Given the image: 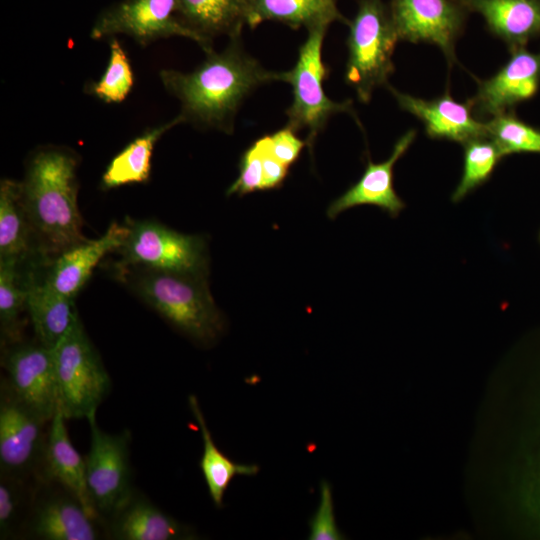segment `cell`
<instances>
[{
	"label": "cell",
	"instance_id": "obj_1",
	"mask_svg": "<svg viewBox=\"0 0 540 540\" xmlns=\"http://www.w3.org/2000/svg\"><path fill=\"white\" fill-rule=\"evenodd\" d=\"M159 76L167 92L179 100L185 122L228 134L244 99L259 86L279 81V72L265 69L245 52L240 38L230 39L221 52L206 53L191 72L163 69Z\"/></svg>",
	"mask_w": 540,
	"mask_h": 540
},
{
	"label": "cell",
	"instance_id": "obj_2",
	"mask_svg": "<svg viewBox=\"0 0 540 540\" xmlns=\"http://www.w3.org/2000/svg\"><path fill=\"white\" fill-rule=\"evenodd\" d=\"M77 156L56 146L38 149L20 182L22 201L43 256L56 257L83 241L77 203Z\"/></svg>",
	"mask_w": 540,
	"mask_h": 540
},
{
	"label": "cell",
	"instance_id": "obj_3",
	"mask_svg": "<svg viewBox=\"0 0 540 540\" xmlns=\"http://www.w3.org/2000/svg\"><path fill=\"white\" fill-rule=\"evenodd\" d=\"M120 278L173 327L196 342L210 344L224 331L225 320L206 277L118 267Z\"/></svg>",
	"mask_w": 540,
	"mask_h": 540
},
{
	"label": "cell",
	"instance_id": "obj_4",
	"mask_svg": "<svg viewBox=\"0 0 540 540\" xmlns=\"http://www.w3.org/2000/svg\"><path fill=\"white\" fill-rule=\"evenodd\" d=\"M348 26L345 81L367 103L394 71L392 56L399 37L383 0H359Z\"/></svg>",
	"mask_w": 540,
	"mask_h": 540
},
{
	"label": "cell",
	"instance_id": "obj_5",
	"mask_svg": "<svg viewBox=\"0 0 540 540\" xmlns=\"http://www.w3.org/2000/svg\"><path fill=\"white\" fill-rule=\"evenodd\" d=\"M327 28L319 26L308 30L292 69L279 72V81L289 83L292 87V103L286 110L287 126L296 132L307 131L305 141L311 153L318 134L333 114L346 112L354 115L351 100L335 102L326 95L323 87L329 75V67L322 59Z\"/></svg>",
	"mask_w": 540,
	"mask_h": 540
},
{
	"label": "cell",
	"instance_id": "obj_6",
	"mask_svg": "<svg viewBox=\"0 0 540 540\" xmlns=\"http://www.w3.org/2000/svg\"><path fill=\"white\" fill-rule=\"evenodd\" d=\"M52 350L61 411L67 420L87 419L108 396L112 382L79 316Z\"/></svg>",
	"mask_w": 540,
	"mask_h": 540
},
{
	"label": "cell",
	"instance_id": "obj_7",
	"mask_svg": "<svg viewBox=\"0 0 540 540\" xmlns=\"http://www.w3.org/2000/svg\"><path fill=\"white\" fill-rule=\"evenodd\" d=\"M127 237L118 249V267L206 277L208 253L204 237L177 232L151 220L126 221Z\"/></svg>",
	"mask_w": 540,
	"mask_h": 540
},
{
	"label": "cell",
	"instance_id": "obj_8",
	"mask_svg": "<svg viewBox=\"0 0 540 540\" xmlns=\"http://www.w3.org/2000/svg\"><path fill=\"white\" fill-rule=\"evenodd\" d=\"M86 420L90 428V447L85 456L87 485L105 524L135 491L129 452L131 434L128 430L118 434L104 431L97 423L96 412Z\"/></svg>",
	"mask_w": 540,
	"mask_h": 540
},
{
	"label": "cell",
	"instance_id": "obj_9",
	"mask_svg": "<svg viewBox=\"0 0 540 540\" xmlns=\"http://www.w3.org/2000/svg\"><path fill=\"white\" fill-rule=\"evenodd\" d=\"M124 34L145 47L152 42L180 36L195 41L208 53L212 42L188 28L176 13V0H122L96 18L90 33L92 39Z\"/></svg>",
	"mask_w": 540,
	"mask_h": 540
},
{
	"label": "cell",
	"instance_id": "obj_10",
	"mask_svg": "<svg viewBox=\"0 0 540 540\" xmlns=\"http://www.w3.org/2000/svg\"><path fill=\"white\" fill-rule=\"evenodd\" d=\"M48 421L0 385V473L37 479L48 438Z\"/></svg>",
	"mask_w": 540,
	"mask_h": 540
},
{
	"label": "cell",
	"instance_id": "obj_11",
	"mask_svg": "<svg viewBox=\"0 0 540 540\" xmlns=\"http://www.w3.org/2000/svg\"><path fill=\"white\" fill-rule=\"evenodd\" d=\"M104 535L105 525L90 516L72 493L55 482L35 481L22 536L38 540H97Z\"/></svg>",
	"mask_w": 540,
	"mask_h": 540
},
{
	"label": "cell",
	"instance_id": "obj_12",
	"mask_svg": "<svg viewBox=\"0 0 540 540\" xmlns=\"http://www.w3.org/2000/svg\"><path fill=\"white\" fill-rule=\"evenodd\" d=\"M1 364L6 371L1 380L22 403L50 422L60 407L53 350L38 341L5 345Z\"/></svg>",
	"mask_w": 540,
	"mask_h": 540
},
{
	"label": "cell",
	"instance_id": "obj_13",
	"mask_svg": "<svg viewBox=\"0 0 540 540\" xmlns=\"http://www.w3.org/2000/svg\"><path fill=\"white\" fill-rule=\"evenodd\" d=\"M388 9L399 40L437 45L449 62L467 10L457 0H389Z\"/></svg>",
	"mask_w": 540,
	"mask_h": 540
},
{
	"label": "cell",
	"instance_id": "obj_14",
	"mask_svg": "<svg viewBox=\"0 0 540 540\" xmlns=\"http://www.w3.org/2000/svg\"><path fill=\"white\" fill-rule=\"evenodd\" d=\"M540 79V54L522 47L513 51L510 60L491 78L481 82L476 95L468 101L476 113L491 117L534 96Z\"/></svg>",
	"mask_w": 540,
	"mask_h": 540
},
{
	"label": "cell",
	"instance_id": "obj_15",
	"mask_svg": "<svg viewBox=\"0 0 540 540\" xmlns=\"http://www.w3.org/2000/svg\"><path fill=\"white\" fill-rule=\"evenodd\" d=\"M127 234L126 223H111L99 238L86 239L54 257L44 280L61 295L74 299L98 263L108 253L118 251Z\"/></svg>",
	"mask_w": 540,
	"mask_h": 540
},
{
	"label": "cell",
	"instance_id": "obj_16",
	"mask_svg": "<svg viewBox=\"0 0 540 540\" xmlns=\"http://www.w3.org/2000/svg\"><path fill=\"white\" fill-rule=\"evenodd\" d=\"M415 136L416 131L410 130L400 137L386 161L374 163L369 159L361 178L330 203L327 216L333 220L345 210L360 205L377 206L391 217L398 216L405 203L394 189L393 168L408 150Z\"/></svg>",
	"mask_w": 540,
	"mask_h": 540
},
{
	"label": "cell",
	"instance_id": "obj_17",
	"mask_svg": "<svg viewBox=\"0 0 540 540\" xmlns=\"http://www.w3.org/2000/svg\"><path fill=\"white\" fill-rule=\"evenodd\" d=\"M66 420L59 407L49 423L43 462L36 480L61 485L81 501L90 516L104 524L88 490L85 457L72 444Z\"/></svg>",
	"mask_w": 540,
	"mask_h": 540
},
{
	"label": "cell",
	"instance_id": "obj_18",
	"mask_svg": "<svg viewBox=\"0 0 540 540\" xmlns=\"http://www.w3.org/2000/svg\"><path fill=\"white\" fill-rule=\"evenodd\" d=\"M399 106L419 118L432 138H444L462 144L487 136L486 125L472 114L469 102L455 101L448 93L442 97L425 100L388 87Z\"/></svg>",
	"mask_w": 540,
	"mask_h": 540
},
{
	"label": "cell",
	"instance_id": "obj_19",
	"mask_svg": "<svg viewBox=\"0 0 540 540\" xmlns=\"http://www.w3.org/2000/svg\"><path fill=\"white\" fill-rule=\"evenodd\" d=\"M106 535L116 540L195 539L192 528L162 511L134 491L128 501L105 522Z\"/></svg>",
	"mask_w": 540,
	"mask_h": 540
},
{
	"label": "cell",
	"instance_id": "obj_20",
	"mask_svg": "<svg viewBox=\"0 0 540 540\" xmlns=\"http://www.w3.org/2000/svg\"><path fill=\"white\" fill-rule=\"evenodd\" d=\"M520 441L521 462L516 472L517 505L528 533L540 536V382L529 401Z\"/></svg>",
	"mask_w": 540,
	"mask_h": 540
},
{
	"label": "cell",
	"instance_id": "obj_21",
	"mask_svg": "<svg viewBox=\"0 0 540 540\" xmlns=\"http://www.w3.org/2000/svg\"><path fill=\"white\" fill-rule=\"evenodd\" d=\"M513 49L540 35V0H457Z\"/></svg>",
	"mask_w": 540,
	"mask_h": 540
},
{
	"label": "cell",
	"instance_id": "obj_22",
	"mask_svg": "<svg viewBox=\"0 0 540 540\" xmlns=\"http://www.w3.org/2000/svg\"><path fill=\"white\" fill-rule=\"evenodd\" d=\"M26 288V310L36 339L52 349L78 316L74 299L61 295L34 273L27 274Z\"/></svg>",
	"mask_w": 540,
	"mask_h": 540
},
{
	"label": "cell",
	"instance_id": "obj_23",
	"mask_svg": "<svg viewBox=\"0 0 540 540\" xmlns=\"http://www.w3.org/2000/svg\"><path fill=\"white\" fill-rule=\"evenodd\" d=\"M246 25L256 28L264 21H276L292 29L310 30L339 21L349 24L336 0H245Z\"/></svg>",
	"mask_w": 540,
	"mask_h": 540
},
{
	"label": "cell",
	"instance_id": "obj_24",
	"mask_svg": "<svg viewBox=\"0 0 540 540\" xmlns=\"http://www.w3.org/2000/svg\"><path fill=\"white\" fill-rule=\"evenodd\" d=\"M176 13L183 24L211 42L220 35L240 38L246 25L245 0H176Z\"/></svg>",
	"mask_w": 540,
	"mask_h": 540
},
{
	"label": "cell",
	"instance_id": "obj_25",
	"mask_svg": "<svg viewBox=\"0 0 540 540\" xmlns=\"http://www.w3.org/2000/svg\"><path fill=\"white\" fill-rule=\"evenodd\" d=\"M179 114L169 122L146 129L133 139L107 165L102 178L101 187L105 190L128 184L145 183L150 178L151 158L159 139L174 126L184 123Z\"/></svg>",
	"mask_w": 540,
	"mask_h": 540
},
{
	"label": "cell",
	"instance_id": "obj_26",
	"mask_svg": "<svg viewBox=\"0 0 540 540\" xmlns=\"http://www.w3.org/2000/svg\"><path fill=\"white\" fill-rule=\"evenodd\" d=\"M189 407L198 423L203 440V454L199 462L210 497L218 508L223 505L225 491L236 475L253 476L259 471L255 464L246 465L233 462L215 444L200 409L198 399L194 395L188 398Z\"/></svg>",
	"mask_w": 540,
	"mask_h": 540
},
{
	"label": "cell",
	"instance_id": "obj_27",
	"mask_svg": "<svg viewBox=\"0 0 540 540\" xmlns=\"http://www.w3.org/2000/svg\"><path fill=\"white\" fill-rule=\"evenodd\" d=\"M32 236L20 182L3 179L0 184V259L21 263L31 249Z\"/></svg>",
	"mask_w": 540,
	"mask_h": 540
},
{
	"label": "cell",
	"instance_id": "obj_28",
	"mask_svg": "<svg viewBox=\"0 0 540 540\" xmlns=\"http://www.w3.org/2000/svg\"><path fill=\"white\" fill-rule=\"evenodd\" d=\"M26 278L20 262L0 259V331L2 346L22 341L21 314L26 309Z\"/></svg>",
	"mask_w": 540,
	"mask_h": 540
},
{
	"label": "cell",
	"instance_id": "obj_29",
	"mask_svg": "<svg viewBox=\"0 0 540 540\" xmlns=\"http://www.w3.org/2000/svg\"><path fill=\"white\" fill-rule=\"evenodd\" d=\"M35 479L0 473V538L22 536L35 489Z\"/></svg>",
	"mask_w": 540,
	"mask_h": 540
},
{
	"label": "cell",
	"instance_id": "obj_30",
	"mask_svg": "<svg viewBox=\"0 0 540 540\" xmlns=\"http://www.w3.org/2000/svg\"><path fill=\"white\" fill-rule=\"evenodd\" d=\"M110 54L105 68L98 81L85 86V92L112 104L123 102L134 85V73L130 59L116 37L110 39Z\"/></svg>",
	"mask_w": 540,
	"mask_h": 540
},
{
	"label": "cell",
	"instance_id": "obj_31",
	"mask_svg": "<svg viewBox=\"0 0 540 540\" xmlns=\"http://www.w3.org/2000/svg\"><path fill=\"white\" fill-rule=\"evenodd\" d=\"M502 157L496 143L487 136L464 143L463 174L452 194V201L463 199L470 191L486 182Z\"/></svg>",
	"mask_w": 540,
	"mask_h": 540
},
{
	"label": "cell",
	"instance_id": "obj_32",
	"mask_svg": "<svg viewBox=\"0 0 540 540\" xmlns=\"http://www.w3.org/2000/svg\"><path fill=\"white\" fill-rule=\"evenodd\" d=\"M486 125V135L503 156L511 153H540V130L506 113L492 117Z\"/></svg>",
	"mask_w": 540,
	"mask_h": 540
},
{
	"label": "cell",
	"instance_id": "obj_33",
	"mask_svg": "<svg viewBox=\"0 0 540 540\" xmlns=\"http://www.w3.org/2000/svg\"><path fill=\"white\" fill-rule=\"evenodd\" d=\"M264 169L262 151L257 140L241 155L239 175L228 187L227 196H243L256 191H263Z\"/></svg>",
	"mask_w": 540,
	"mask_h": 540
},
{
	"label": "cell",
	"instance_id": "obj_34",
	"mask_svg": "<svg viewBox=\"0 0 540 540\" xmlns=\"http://www.w3.org/2000/svg\"><path fill=\"white\" fill-rule=\"evenodd\" d=\"M310 540L344 539L335 523L332 492L326 481L321 483V500L314 516L309 521Z\"/></svg>",
	"mask_w": 540,
	"mask_h": 540
},
{
	"label": "cell",
	"instance_id": "obj_35",
	"mask_svg": "<svg viewBox=\"0 0 540 540\" xmlns=\"http://www.w3.org/2000/svg\"><path fill=\"white\" fill-rule=\"evenodd\" d=\"M266 137L273 156L288 167L297 161L306 146V141L298 137L297 132L287 125Z\"/></svg>",
	"mask_w": 540,
	"mask_h": 540
},
{
	"label": "cell",
	"instance_id": "obj_36",
	"mask_svg": "<svg viewBox=\"0 0 540 540\" xmlns=\"http://www.w3.org/2000/svg\"><path fill=\"white\" fill-rule=\"evenodd\" d=\"M262 151L264 182L263 191L281 187L288 175L289 167L281 163L271 153L266 135L257 139Z\"/></svg>",
	"mask_w": 540,
	"mask_h": 540
}]
</instances>
